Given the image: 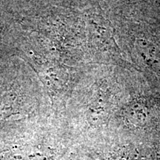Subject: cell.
Wrapping results in <instances>:
<instances>
[{
	"mask_svg": "<svg viewBox=\"0 0 160 160\" xmlns=\"http://www.w3.org/2000/svg\"><path fill=\"white\" fill-rule=\"evenodd\" d=\"M114 160H149L148 156L139 147L122 148L113 155Z\"/></svg>",
	"mask_w": 160,
	"mask_h": 160,
	"instance_id": "1",
	"label": "cell"
}]
</instances>
